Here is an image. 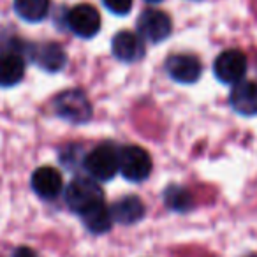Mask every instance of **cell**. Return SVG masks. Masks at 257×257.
Masks as SVG:
<instances>
[{
	"mask_svg": "<svg viewBox=\"0 0 257 257\" xmlns=\"http://www.w3.org/2000/svg\"><path fill=\"white\" fill-rule=\"evenodd\" d=\"M102 189L90 178H76L67 185L65 190V203L72 211L83 215L90 208L104 203Z\"/></svg>",
	"mask_w": 257,
	"mask_h": 257,
	"instance_id": "1",
	"label": "cell"
},
{
	"mask_svg": "<svg viewBox=\"0 0 257 257\" xmlns=\"http://www.w3.org/2000/svg\"><path fill=\"white\" fill-rule=\"evenodd\" d=\"M118 168L128 182H143L152 173V159L140 147H123L118 150Z\"/></svg>",
	"mask_w": 257,
	"mask_h": 257,
	"instance_id": "2",
	"label": "cell"
},
{
	"mask_svg": "<svg viewBox=\"0 0 257 257\" xmlns=\"http://www.w3.org/2000/svg\"><path fill=\"white\" fill-rule=\"evenodd\" d=\"M58 116L72 123H85L92 116V104L81 90H65L55 99Z\"/></svg>",
	"mask_w": 257,
	"mask_h": 257,
	"instance_id": "3",
	"label": "cell"
},
{
	"mask_svg": "<svg viewBox=\"0 0 257 257\" xmlns=\"http://www.w3.org/2000/svg\"><path fill=\"white\" fill-rule=\"evenodd\" d=\"M85 168L95 180L107 182L116 173H120V168H118V150L113 145H100V147L93 148L85 157Z\"/></svg>",
	"mask_w": 257,
	"mask_h": 257,
	"instance_id": "4",
	"label": "cell"
},
{
	"mask_svg": "<svg viewBox=\"0 0 257 257\" xmlns=\"http://www.w3.org/2000/svg\"><path fill=\"white\" fill-rule=\"evenodd\" d=\"M217 79L224 85H236L246 74V57L238 50H227L217 57L213 64Z\"/></svg>",
	"mask_w": 257,
	"mask_h": 257,
	"instance_id": "5",
	"label": "cell"
},
{
	"mask_svg": "<svg viewBox=\"0 0 257 257\" xmlns=\"http://www.w3.org/2000/svg\"><path fill=\"white\" fill-rule=\"evenodd\" d=\"M171 18L157 9H148L138 20V32L150 43H162L171 34Z\"/></svg>",
	"mask_w": 257,
	"mask_h": 257,
	"instance_id": "6",
	"label": "cell"
},
{
	"mask_svg": "<svg viewBox=\"0 0 257 257\" xmlns=\"http://www.w3.org/2000/svg\"><path fill=\"white\" fill-rule=\"evenodd\" d=\"M67 27L83 39H90L100 30V16L92 6H76L67 13Z\"/></svg>",
	"mask_w": 257,
	"mask_h": 257,
	"instance_id": "7",
	"label": "cell"
},
{
	"mask_svg": "<svg viewBox=\"0 0 257 257\" xmlns=\"http://www.w3.org/2000/svg\"><path fill=\"white\" fill-rule=\"evenodd\" d=\"M201 62L192 55H173L166 62V71L176 83L192 85L201 76Z\"/></svg>",
	"mask_w": 257,
	"mask_h": 257,
	"instance_id": "8",
	"label": "cell"
},
{
	"mask_svg": "<svg viewBox=\"0 0 257 257\" xmlns=\"http://www.w3.org/2000/svg\"><path fill=\"white\" fill-rule=\"evenodd\" d=\"M229 102L232 109L241 116H253L257 114V83L241 79L231 88Z\"/></svg>",
	"mask_w": 257,
	"mask_h": 257,
	"instance_id": "9",
	"label": "cell"
},
{
	"mask_svg": "<svg viewBox=\"0 0 257 257\" xmlns=\"http://www.w3.org/2000/svg\"><path fill=\"white\" fill-rule=\"evenodd\" d=\"M111 51L121 62H136L145 55V44L138 34L121 30L111 41Z\"/></svg>",
	"mask_w": 257,
	"mask_h": 257,
	"instance_id": "10",
	"label": "cell"
},
{
	"mask_svg": "<svg viewBox=\"0 0 257 257\" xmlns=\"http://www.w3.org/2000/svg\"><path fill=\"white\" fill-rule=\"evenodd\" d=\"M30 57L43 71L48 72L62 71L65 67V62H67V55H65L64 48L55 43H48L43 44V46H32L30 48Z\"/></svg>",
	"mask_w": 257,
	"mask_h": 257,
	"instance_id": "11",
	"label": "cell"
},
{
	"mask_svg": "<svg viewBox=\"0 0 257 257\" xmlns=\"http://www.w3.org/2000/svg\"><path fill=\"white\" fill-rule=\"evenodd\" d=\"M32 189L41 199H55L62 190V175L53 168H39L32 175Z\"/></svg>",
	"mask_w": 257,
	"mask_h": 257,
	"instance_id": "12",
	"label": "cell"
},
{
	"mask_svg": "<svg viewBox=\"0 0 257 257\" xmlns=\"http://www.w3.org/2000/svg\"><path fill=\"white\" fill-rule=\"evenodd\" d=\"M25 76V60L20 53L6 51L0 55V86H16Z\"/></svg>",
	"mask_w": 257,
	"mask_h": 257,
	"instance_id": "13",
	"label": "cell"
},
{
	"mask_svg": "<svg viewBox=\"0 0 257 257\" xmlns=\"http://www.w3.org/2000/svg\"><path fill=\"white\" fill-rule=\"evenodd\" d=\"M111 210V217L113 220H116L118 224H136L138 220L145 217V204L138 199L136 196H128V197H121L120 201L113 204L109 208Z\"/></svg>",
	"mask_w": 257,
	"mask_h": 257,
	"instance_id": "14",
	"label": "cell"
},
{
	"mask_svg": "<svg viewBox=\"0 0 257 257\" xmlns=\"http://www.w3.org/2000/svg\"><path fill=\"white\" fill-rule=\"evenodd\" d=\"M83 224L86 225L90 232H95V234H102L111 229L113 224V217H111V210L104 203L97 204V206L90 208L88 211L81 215Z\"/></svg>",
	"mask_w": 257,
	"mask_h": 257,
	"instance_id": "15",
	"label": "cell"
},
{
	"mask_svg": "<svg viewBox=\"0 0 257 257\" xmlns=\"http://www.w3.org/2000/svg\"><path fill=\"white\" fill-rule=\"evenodd\" d=\"M15 11L25 22H43L50 11V0H15Z\"/></svg>",
	"mask_w": 257,
	"mask_h": 257,
	"instance_id": "16",
	"label": "cell"
},
{
	"mask_svg": "<svg viewBox=\"0 0 257 257\" xmlns=\"http://www.w3.org/2000/svg\"><path fill=\"white\" fill-rule=\"evenodd\" d=\"M166 204L175 211H187L192 206V196L182 187H169L166 190Z\"/></svg>",
	"mask_w": 257,
	"mask_h": 257,
	"instance_id": "17",
	"label": "cell"
},
{
	"mask_svg": "<svg viewBox=\"0 0 257 257\" xmlns=\"http://www.w3.org/2000/svg\"><path fill=\"white\" fill-rule=\"evenodd\" d=\"M102 2H104V6L116 16L128 15L131 9H133V0H102Z\"/></svg>",
	"mask_w": 257,
	"mask_h": 257,
	"instance_id": "18",
	"label": "cell"
},
{
	"mask_svg": "<svg viewBox=\"0 0 257 257\" xmlns=\"http://www.w3.org/2000/svg\"><path fill=\"white\" fill-rule=\"evenodd\" d=\"M13 257H39V255L32 248H29V246H20V248L15 250Z\"/></svg>",
	"mask_w": 257,
	"mask_h": 257,
	"instance_id": "19",
	"label": "cell"
},
{
	"mask_svg": "<svg viewBox=\"0 0 257 257\" xmlns=\"http://www.w3.org/2000/svg\"><path fill=\"white\" fill-rule=\"evenodd\" d=\"M147 2H152V4H155V2H161V0H147Z\"/></svg>",
	"mask_w": 257,
	"mask_h": 257,
	"instance_id": "20",
	"label": "cell"
},
{
	"mask_svg": "<svg viewBox=\"0 0 257 257\" xmlns=\"http://www.w3.org/2000/svg\"><path fill=\"white\" fill-rule=\"evenodd\" d=\"M248 257H257V255H248Z\"/></svg>",
	"mask_w": 257,
	"mask_h": 257,
	"instance_id": "21",
	"label": "cell"
}]
</instances>
